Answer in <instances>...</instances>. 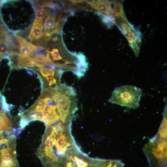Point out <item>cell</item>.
<instances>
[{"mask_svg":"<svg viewBox=\"0 0 167 167\" xmlns=\"http://www.w3.org/2000/svg\"><path fill=\"white\" fill-rule=\"evenodd\" d=\"M71 127V124L61 122L46 127L41 144L36 152L43 166L57 167L60 159L76 145Z\"/></svg>","mask_w":167,"mask_h":167,"instance_id":"1","label":"cell"},{"mask_svg":"<svg viewBox=\"0 0 167 167\" xmlns=\"http://www.w3.org/2000/svg\"><path fill=\"white\" fill-rule=\"evenodd\" d=\"M150 167H161L167 165V139L156 135L143 148Z\"/></svg>","mask_w":167,"mask_h":167,"instance_id":"2","label":"cell"},{"mask_svg":"<svg viewBox=\"0 0 167 167\" xmlns=\"http://www.w3.org/2000/svg\"><path fill=\"white\" fill-rule=\"evenodd\" d=\"M142 93L138 87L126 85L116 88L108 100L109 102L135 109L139 105Z\"/></svg>","mask_w":167,"mask_h":167,"instance_id":"3","label":"cell"},{"mask_svg":"<svg viewBox=\"0 0 167 167\" xmlns=\"http://www.w3.org/2000/svg\"><path fill=\"white\" fill-rule=\"evenodd\" d=\"M16 137L11 134L0 143V167H18L16 156Z\"/></svg>","mask_w":167,"mask_h":167,"instance_id":"4","label":"cell"},{"mask_svg":"<svg viewBox=\"0 0 167 167\" xmlns=\"http://www.w3.org/2000/svg\"><path fill=\"white\" fill-rule=\"evenodd\" d=\"M41 113L43 115L41 121L45 123L46 127L61 122L56 104L51 97L45 110Z\"/></svg>","mask_w":167,"mask_h":167,"instance_id":"5","label":"cell"},{"mask_svg":"<svg viewBox=\"0 0 167 167\" xmlns=\"http://www.w3.org/2000/svg\"><path fill=\"white\" fill-rule=\"evenodd\" d=\"M16 47L12 37L4 27L0 28V60L9 52L14 54V49Z\"/></svg>","mask_w":167,"mask_h":167,"instance_id":"6","label":"cell"},{"mask_svg":"<svg viewBox=\"0 0 167 167\" xmlns=\"http://www.w3.org/2000/svg\"><path fill=\"white\" fill-rule=\"evenodd\" d=\"M15 36L20 45L19 50L16 59V62H19L32 55L38 49V47L17 35L15 34Z\"/></svg>","mask_w":167,"mask_h":167,"instance_id":"7","label":"cell"},{"mask_svg":"<svg viewBox=\"0 0 167 167\" xmlns=\"http://www.w3.org/2000/svg\"><path fill=\"white\" fill-rule=\"evenodd\" d=\"M43 22L35 19L28 38L32 41H38L44 35Z\"/></svg>","mask_w":167,"mask_h":167,"instance_id":"8","label":"cell"},{"mask_svg":"<svg viewBox=\"0 0 167 167\" xmlns=\"http://www.w3.org/2000/svg\"><path fill=\"white\" fill-rule=\"evenodd\" d=\"M93 167H124V165L119 160L94 158Z\"/></svg>","mask_w":167,"mask_h":167,"instance_id":"9","label":"cell"},{"mask_svg":"<svg viewBox=\"0 0 167 167\" xmlns=\"http://www.w3.org/2000/svg\"><path fill=\"white\" fill-rule=\"evenodd\" d=\"M11 121L8 116L3 111H0V132L14 133Z\"/></svg>","mask_w":167,"mask_h":167,"instance_id":"10","label":"cell"},{"mask_svg":"<svg viewBox=\"0 0 167 167\" xmlns=\"http://www.w3.org/2000/svg\"><path fill=\"white\" fill-rule=\"evenodd\" d=\"M34 66L40 68L49 66L54 65L56 66V63L45 55L36 54L34 57Z\"/></svg>","mask_w":167,"mask_h":167,"instance_id":"11","label":"cell"},{"mask_svg":"<svg viewBox=\"0 0 167 167\" xmlns=\"http://www.w3.org/2000/svg\"><path fill=\"white\" fill-rule=\"evenodd\" d=\"M56 25L55 16L52 15L49 13L45 19L44 24L45 33H48L50 35L53 34Z\"/></svg>","mask_w":167,"mask_h":167,"instance_id":"12","label":"cell"},{"mask_svg":"<svg viewBox=\"0 0 167 167\" xmlns=\"http://www.w3.org/2000/svg\"><path fill=\"white\" fill-rule=\"evenodd\" d=\"M157 136L164 139H167V108H165L164 112V117L159 128L158 131L156 135Z\"/></svg>","mask_w":167,"mask_h":167,"instance_id":"13","label":"cell"},{"mask_svg":"<svg viewBox=\"0 0 167 167\" xmlns=\"http://www.w3.org/2000/svg\"><path fill=\"white\" fill-rule=\"evenodd\" d=\"M32 55L30 56L25 58L20 62L19 63L16 65L15 67H33L34 66V58L32 56Z\"/></svg>","mask_w":167,"mask_h":167,"instance_id":"14","label":"cell"},{"mask_svg":"<svg viewBox=\"0 0 167 167\" xmlns=\"http://www.w3.org/2000/svg\"><path fill=\"white\" fill-rule=\"evenodd\" d=\"M54 66L53 65L49 67L40 68L38 70L44 77H46L50 75H54L55 71L54 70Z\"/></svg>","mask_w":167,"mask_h":167,"instance_id":"15","label":"cell"},{"mask_svg":"<svg viewBox=\"0 0 167 167\" xmlns=\"http://www.w3.org/2000/svg\"><path fill=\"white\" fill-rule=\"evenodd\" d=\"M49 12L45 9L42 8L36 11L35 19L43 22L44 18L49 14Z\"/></svg>","mask_w":167,"mask_h":167,"instance_id":"16","label":"cell"},{"mask_svg":"<svg viewBox=\"0 0 167 167\" xmlns=\"http://www.w3.org/2000/svg\"><path fill=\"white\" fill-rule=\"evenodd\" d=\"M46 54H50L52 60L54 61L60 60L62 59V57L60 55L58 49L54 48L50 51L48 49H46Z\"/></svg>","mask_w":167,"mask_h":167,"instance_id":"17","label":"cell"},{"mask_svg":"<svg viewBox=\"0 0 167 167\" xmlns=\"http://www.w3.org/2000/svg\"><path fill=\"white\" fill-rule=\"evenodd\" d=\"M114 9L116 16L124 15L122 4L119 2L115 1Z\"/></svg>","mask_w":167,"mask_h":167,"instance_id":"18","label":"cell"},{"mask_svg":"<svg viewBox=\"0 0 167 167\" xmlns=\"http://www.w3.org/2000/svg\"><path fill=\"white\" fill-rule=\"evenodd\" d=\"M2 1H0V7H1V4H2ZM0 19H1V18H0Z\"/></svg>","mask_w":167,"mask_h":167,"instance_id":"19","label":"cell"},{"mask_svg":"<svg viewBox=\"0 0 167 167\" xmlns=\"http://www.w3.org/2000/svg\"><path fill=\"white\" fill-rule=\"evenodd\" d=\"M161 167H167V165H164Z\"/></svg>","mask_w":167,"mask_h":167,"instance_id":"20","label":"cell"},{"mask_svg":"<svg viewBox=\"0 0 167 167\" xmlns=\"http://www.w3.org/2000/svg\"></svg>","mask_w":167,"mask_h":167,"instance_id":"21","label":"cell"}]
</instances>
